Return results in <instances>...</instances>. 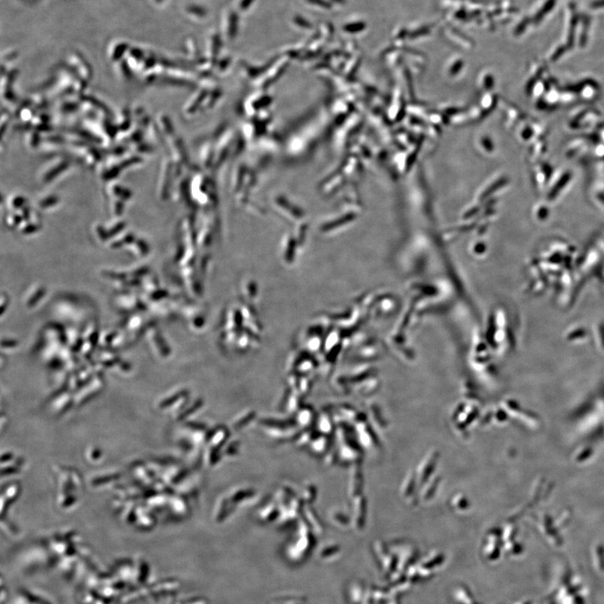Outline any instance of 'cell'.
Here are the masks:
<instances>
[{
  "label": "cell",
  "instance_id": "cell-1",
  "mask_svg": "<svg viewBox=\"0 0 604 604\" xmlns=\"http://www.w3.org/2000/svg\"><path fill=\"white\" fill-rule=\"evenodd\" d=\"M237 23H238V20H237L236 15L235 16L233 15V17L231 18V27H230V30H229V33L231 35H234V33H236Z\"/></svg>",
  "mask_w": 604,
  "mask_h": 604
},
{
  "label": "cell",
  "instance_id": "cell-2",
  "mask_svg": "<svg viewBox=\"0 0 604 604\" xmlns=\"http://www.w3.org/2000/svg\"><path fill=\"white\" fill-rule=\"evenodd\" d=\"M252 2H253V0H244L241 4V9H243V10L246 9Z\"/></svg>",
  "mask_w": 604,
  "mask_h": 604
}]
</instances>
